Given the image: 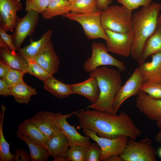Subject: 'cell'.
<instances>
[{
    "mask_svg": "<svg viewBox=\"0 0 161 161\" xmlns=\"http://www.w3.org/2000/svg\"><path fill=\"white\" fill-rule=\"evenodd\" d=\"M76 114L83 129L92 130L100 137L113 139L124 135L136 140L143 133L125 112L117 115L88 109Z\"/></svg>",
    "mask_w": 161,
    "mask_h": 161,
    "instance_id": "obj_1",
    "label": "cell"
},
{
    "mask_svg": "<svg viewBox=\"0 0 161 161\" xmlns=\"http://www.w3.org/2000/svg\"><path fill=\"white\" fill-rule=\"evenodd\" d=\"M161 10V4L153 2L132 14L133 39L130 55L133 59L139 58L146 41L156 30Z\"/></svg>",
    "mask_w": 161,
    "mask_h": 161,
    "instance_id": "obj_2",
    "label": "cell"
},
{
    "mask_svg": "<svg viewBox=\"0 0 161 161\" xmlns=\"http://www.w3.org/2000/svg\"><path fill=\"white\" fill-rule=\"evenodd\" d=\"M120 72L119 70L103 66L89 73V77H95L97 80L100 94L97 102L88 106L87 108L115 114L113 103L122 86Z\"/></svg>",
    "mask_w": 161,
    "mask_h": 161,
    "instance_id": "obj_3",
    "label": "cell"
},
{
    "mask_svg": "<svg viewBox=\"0 0 161 161\" xmlns=\"http://www.w3.org/2000/svg\"><path fill=\"white\" fill-rule=\"evenodd\" d=\"M132 12L123 5L108 6L101 11L103 29L119 33L132 31Z\"/></svg>",
    "mask_w": 161,
    "mask_h": 161,
    "instance_id": "obj_4",
    "label": "cell"
},
{
    "mask_svg": "<svg viewBox=\"0 0 161 161\" xmlns=\"http://www.w3.org/2000/svg\"><path fill=\"white\" fill-rule=\"evenodd\" d=\"M101 11L98 9L95 12L85 14L70 12L61 16L80 24L88 39L92 40L100 38L107 42L109 40V37L101 24Z\"/></svg>",
    "mask_w": 161,
    "mask_h": 161,
    "instance_id": "obj_5",
    "label": "cell"
},
{
    "mask_svg": "<svg viewBox=\"0 0 161 161\" xmlns=\"http://www.w3.org/2000/svg\"><path fill=\"white\" fill-rule=\"evenodd\" d=\"M92 55L83 64V69L90 73L100 66H112L117 67L121 72L126 70V67L121 61L114 57L108 52L106 45L101 43L94 42L91 46Z\"/></svg>",
    "mask_w": 161,
    "mask_h": 161,
    "instance_id": "obj_6",
    "label": "cell"
},
{
    "mask_svg": "<svg viewBox=\"0 0 161 161\" xmlns=\"http://www.w3.org/2000/svg\"><path fill=\"white\" fill-rule=\"evenodd\" d=\"M126 147L120 155L124 161H156L157 152L148 138L137 141L129 138Z\"/></svg>",
    "mask_w": 161,
    "mask_h": 161,
    "instance_id": "obj_7",
    "label": "cell"
},
{
    "mask_svg": "<svg viewBox=\"0 0 161 161\" xmlns=\"http://www.w3.org/2000/svg\"><path fill=\"white\" fill-rule=\"evenodd\" d=\"M83 130L85 136L96 142L101 148L102 152L100 161H105L111 155H121L126 146L128 137L126 136L121 135L114 138H108L98 136L92 130Z\"/></svg>",
    "mask_w": 161,
    "mask_h": 161,
    "instance_id": "obj_8",
    "label": "cell"
},
{
    "mask_svg": "<svg viewBox=\"0 0 161 161\" xmlns=\"http://www.w3.org/2000/svg\"><path fill=\"white\" fill-rule=\"evenodd\" d=\"M39 13L32 10L27 11L22 18H18L15 30L12 35L13 45L16 51L21 46L26 38L32 34L39 21Z\"/></svg>",
    "mask_w": 161,
    "mask_h": 161,
    "instance_id": "obj_9",
    "label": "cell"
},
{
    "mask_svg": "<svg viewBox=\"0 0 161 161\" xmlns=\"http://www.w3.org/2000/svg\"><path fill=\"white\" fill-rule=\"evenodd\" d=\"M105 31L109 39L106 42L108 52L125 57L130 55L133 39L132 31L119 33L109 30Z\"/></svg>",
    "mask_w": 161,
    "mask_h": 161,
    "instance_id": "obj_10",
    "label": "cell"
},
{
    "mask_svg": "<svg viewBox=\"0 0 161 161\" xmlns=\"http://www.w3.org/2000/svg\"><path fill=\"white\" fill-rule=\"evenodd\" d=\"M78 112L75 111L66 114H63L60 112L55 113L56 123L61 131L68 138L70 145L77 146L87 150L92 144L90 138L81 135L74 126L70 125L67 121L68 118L76 114Z\"/></svg>",
    "mask_w": 161,
    "mask_h": 161,
    "instance_id": "obj_11",
    "label": "cell"
},
{
    "mask_svg": "<svg viewBox=\"0 0 161 161\" xmlns=\"http://www.w3.org/2000/svg\"><path fill=\"white\" fill-rule=\"evenodd\" d=\"M144 82L138 68H136L125 84L122 86L114 98L113 109L115 114L126 100L137 95Z\"/></svg>",
    "mask_w": 161,
    "mask_h": 161,
    "instance_id": "obj_12",
    "label": "cell"
},
{
    "mask_svg": "<svg viewBox=\"0 0 161 161\" xmlns=\"http://www.w3.org/2000/svg\"><path fill=\"white\" fill-rule=\"evenodd\" d=\"M22 8L21 0H0V27L6 32L13 31L18 18L17 12Z\"/></svg>",
    "mask_w": 161,
    "mask_h": 161,
    "instance_id": "obj_13",
    "label": "cell"
},
{
    "mask_svg": "<svg viewBox=\"0 0 161 161\" xmlns=\"http://www.w3.org/2000/svg\"><path fill=\"white\" fill-rule=\"evenodd\" d=\"M70 144L66 135L60 131L48 138L45 147L54 161H68Z\"/></svg>",
    "mask_w": 161,
    "mask_h": 161,
    "instance_id": "obj_14",
    "label": "cell"
},
{
    "mask_svg": "<svg viewBox=\"0 0 161 161\" xmlns=\"http://www.w3.org/2000/svg\"><path fill=\"white\" fill-rule=\"evenodd\" d=\"M137 95L136 107L149 120L157 121L161 117V100L152 98L140 91Z\"/></svg>",
    "mask_w": 161,
    "mask_h": 161,
    "instance_id": "obj_15",
    "label": "cell"
},
{
    "mask_svg": "<svg viewBox=\"0 0 161 161\" xmlns=\"http://www.w3.org/2000/svg\"><path fill=\"white\" fill-rule=\"evenodd\" d=\"M48 138L61 131L56 121L55 113L47 111L39 112L28 119Z\"/></svg>",
    "mask_w": 161,
    "mask_h": 161,
    "instance_id": "obj_16",
    "label": "cell"
},
{
    "mask_svg": "<svg viewBox=\"0 0 161 161\" xmlns=\"http://www.w3.org/2000/svg\"><path fill=\"white\" fill-rule=\"evenodd\" d=\"M36 62L46 71L53 75L58 71L60 61L51 40L41 53L35 59Z\"/></svg>",
    "mask_w": 161,
    "mask_h": 161,
    "instance_id": "obj_17",
    "label": "cell"
},
{
    "mask_svg": "<svg viewBox=\"0 0 161 161\" xmlns=\"http://www.w3.org/2000/svg\"><path fill=\"white\" fill-rule=\"evenodd\" d=\"M139 66L144 82L161 83V52L153 55L151 61H145Z\"/></svg>",
    "mask_w": 161,
    "mask_h": 161,
    "instance_id": "obj_18",
    "label": "cell"
},
{
    "mask_svg": "<svg viewBox=\"0 0 161 161\" xmlns=\"http://www.w3.org/2000/svg\"><path fill=\"white\" fill-rule=\"evenodd\" d=\"M69 85L72 94L84 96L92 104L95 103L98 100L100 91L97 80L95 77H89L83 82Z\"/></svg>",
    "mask_w": 161,
    "mask_h": 161,
    "instance_id": "obj_19",
    "label": "cell"
},
{
    "mask_svg": "<svg viewBox=\"0 0 161 161\" xmlns=\"http://www.w3.org/2000/svg\"><path fill=\"white\" fill-rule=\"evenodd\" d=\"M52 32L49 30L43 34L41 38L36 41L30 39V43L23 48H20L17 51L27 60H33L41 53L50 40Z\"/></svg>",
    "mask_w": 161,
    "mask_h": 161,
    "instance_id": "obj_20",
    "label": "cell"
},
{
    "mask_svg": "<svg viewBox=\"0 0 161 161\" xmlns=\"http://www.w3.org/2000/svg\"><path fill=\"white\" fill-rule=\"evenodd\" d=\"M161 52V15L158 18V25L155 32L147 40L142 54L137 61L139 65L145 61L149 56Z\"/></svg>",
    "mask_w": 161,
    "mask_h": 161,
    "instance_id": "obj_21",
    "label": "cell"
},
{
    "mask_svg": "<svg viewBox=\"0 0 161 161\" xmlns=\"http://www.w3.org/2000/svg\"><path fill=\"white\" fill-rule=\"evenodd\" d=\"M17 133L24 135L34 143L45 147L48 138L28 119L24 120L20 124Z\"/></svg>",
    "mask_w": 161,
    "mask_h": 161,
    "instance_id": "obj_22",
    "label": "cell"
},
{
    "mask_svg": "<svg viewBox=\"0 0 161 161\" xmlns=\"http://www.w3.org/2000/svg\"><path fill=\"white\" fill-rule=\"evenodd\" d=\"M0 59L10 68L22 71L26 73L28 61L21 54L10 49L0 48Z\"/></svg>",
    "mask_w": 161,
    "mask_h": 161,
    "instance_id": "obj_23",
    "label": "cell"
},
{
    "mask_svg": "<svg viewBox=\"0 0 161 161\" xmlns=\"http://www.w3.org/2000/svg\"><path fill=\"white\" fill-rule=\"evenodd\" d=\"M71 8V3L68 0H49L42 17L44 19H50L55 16L70 12Z\"/></svg>",
    "mask_w": 161,
    "mask_h": 161,
    "instance_id": "obj_24",
    "label": "cell"
},
{
    "mask_svg": "<svg viewBox=\"0 0 161 161\" xmlns=\"http://www.w3.org/2000/svg\"><path fill=\"white\" fill-rule=\"evenodd\" d=\"M17 136L27 145L30 151V157L32 161H47L49 152L46 147L34 143L24 135L17 133Z\"/></svg>",
    "mask_w": 161,
    "mask_h": 161,
    "instance_id": "obj_25",
    "label": "cell"
},
{
    "mask_svg": "<svg viewBox=\"0 0 161 161\" xmlns=\"http://www.w3.org/2000/svg\"><path fill=\"white\" fill-rule=\"evenodd\" d=\"M44 83V89L57 98H65L72 94L69 85L60 81L53 76Z\"/></svg>",
    "mask_w": 161,
    "mask_h": 161,
    "instance_id": "obj_26",
    "label": "cell"
},
{
    "mask_svg": "<svg viewBox=\"0 0 161 161\" xmlns=\"http://www.w3.org/2000/svg\"><path fill=\"white\" fill-rule=\"evenodd\" d=\"M11 95L15 100L20 104H27L31 97L38 94L35 88L26 84L23 81L10 88Z\"/></svg>",
    "mask_w": 161,
    "mask_h": 161,
    "instance_id": "obj_27",
    "label": "cell"
},
{
    "mask_svg": "<svg viewBox=\"0 0 161 161\" xmlns=\"http://www.w3.org/2000/svg\"><path fill=\"white\" fill-rule=\"evenodd\" d=\"M0 112V161H12L13 160L14 155L12 154L10 150V143H8L5 140L3 130V125L4 114L6 110L5 107L2 105Z\"/></svg>",
    "mask_w": 161,
    "mask_h": 161,
    "instance_id": "obj_28",
    "label": "cell"
},
{
    "mask_svg": "<svg viewBox=\"0 0 161 161\" xmlns=\"http://www.w3.org/2000/svg\"><path fill=\"white\" fill-rule=\"evenodd\" d=\"M98 10L96 0H76L71 3L70 12L85 14L95 12Z\"/></svg>",
    "mask_w": 161,
    "mask_h": 161,
    "instance_id": "obj_29",
    "label": "cell"
},
{
    "mask_svg": "<svg viewBox=\"0 0 161 161\" xmlns=\"http://www.w3.org/2000/svg\"><path fill=\"white\" fill-rule=\"evenodd\" d=\"M28 61V65L26 73L36 77L43 82L53 76L49 74L39 65L34 59Z\"/></svg>",
    "mask_w": 161,
    "mask_h": 161,
    "instance_id": "obj_30",
    "label": "cell"
},
{
    "mask_svg": "<svg viewBox=\"0 0 161 161\" xmlns=\"http://www.w3.org/2000/svg\"><path fill=\"white\" fill-rule=\"evenodd\" d=\"M25 73V72L22 71L10 68L2 79L10 88L23 81V77Z\"/></svg>",
    "mask_w": 161,
    "mask_h": 161,
    "instance_id": "obj_31",
    "label": "cell"
},
{
    "mask_svg": "<svg viewBox=\"0 0 161 161\" xmlns=\"http://www.w3.org/2000/svg\"><path fill=\"white\" fill-rule=\"evenodd\" d=\"M140 91L146 93L151 97L161 100V83L154 82H144Z\"/></svg>",
    "mask_w": 161,
    "mask_h": 161,
    "instance_id": "obj_32",
    "label": "cell"
},
{
    "mask_svg": "<svg viewBox=\"0 0 161 161\" xmlns=\"http://www.w3.org/2000/svg\"><path fill=\"white\" fill-rule=\"evenodd\" d=\"M49 0H26L25 11L32 10L43 14L46 10Z\"/></svg>",
    "mask_w": 161,
    "mask_h": 161,
    "instance_id": "obj_33",
    "label": "cell"
},
{
    "mask_svg": "<svg viewBox=\"0 0 161 161\" xmlns=\"http://www.w3.org/2000/svg\"><path fill=\"white\" fill-rule=\"evenodd\" d=\"M87 150L81 147L70 145L67 160L71 161H86Z\"/></svg>",
    "mask_w": 161,
    "mask_h": 161,
    "instance_id": "obj_34",
    "label": "cell"
},
{
    "mask_svg": "<svg viewBox=\"0 0 161 161\" xmlns=\"http://www.w3.org/2000/svg\"><path fill=\"white\" fill-rule=\"evenodd\" d=\"M101 152V148L96 142L92 143L87 150L86 161H100Z\"/></svg>",
    "mask_w": 161,
    "mask_h": 161,
    "instance_id": "obj_35",
    "label": "cell"
},
{
    "mask_svg": "<svg viewBox=\"0 0 161 161\" xmlns=\"http://www.w3.org/2000/svg\"><path fill=\"white\" fill-rule=\"evenodd\" d=\"M119 3L129 10H132L140 6H145L151 3L152 0H117Z\"/></svg>",
    "mask_w": 161,
    "mask_h": 161,
    "instance_id": "obj_36",
    "label": "cell"
},
{
    "mask_svg": "<svg viewBox=\"0 0 161 161\" xmlns=\"http://www.w3.org/2000/svg\"><path fill=\"white\" fill-rule=\"evenodd\" d=\"M6 32L0 27V38L6 44L11 50L16 52V50L13 44L12 35L8 34Z\"/></svg>",
    "mask_w": 161,
    "mask_h": 161,
    "instance_id": "obj_37",
    "label": "cell"
},
{
    "mask_svg": "<svg viewBox=\"0 0 161 161\" xmlns=\"http://www.w3.org/2000/svg\"><path fill=\"white\" fill-rule=\"evenodd\" d=\"M13 161H29L30 160L29 155L24 149H18L15 152Z\"/></svg>",
    "mask_w": 161,
    "mask_h": 161,
    "instance_id": "obj_38",
    "label": "cell"
},
{
    "mask_svg": "<svg viewBox=\"0 0 161 161\" xmlns=\"http://www.w3.org/2000/svg\"><path fill=\"white\" fill-rule=\"evenodd\" d=\"M0 95L4 97L12 95L10 88L2 78L0 79Z\"/></svg>",
    "mask_w": 161,
    "mask_h": 161,
    "instance_id": "obj_39",
    "label": "cell"
},
{
    "mask_svg": "<svg viewBox=\"0 0 161 161\" xmlns=\"http://www.w3.org/2000/svg\"><path fill=\"white\" fill-rule=\"evenodd\" d=\"M10 67L4 61L0 59V78H2L8 72Z\"/></svg>",
    "mask_w": 161,
    "mask_h": 161,
    "instance_id": "obj_40",
    "label": "cell"
},
{
    "mask_svg": "<svg viewBox=\"0 0 161 161\" xmlns=\"http://www.w3.org/2000/svg\"><path fill=\"white\" fill-rule=\"evenodd\" d=\"M98 9L101 11L105 10L112 2V0H96Z\"/></svg>",
    "mask_w": 161,
    "mask_h": 161,
    "instance_id": "obj_41",
    "label": "cell"
},
{
    "mask_svg": "<svg viewBox=\"0 0 161 161\" xmlns=\"http://www.w3.org/2000/svg\"><path fill=\"white\" fill-rule=\"evenodd\" d=\"M105 161H124L120 155H111L107 158Z\"/></svg>",
    "mask_w": 161,
    "mask_h": 161,
    "instance_id": "obj_42",
    "label": "cell"
},
{
    "mask_svg": "<svg viewBox=\"0 0 161 161\" xmlns=\"http://www.w3.org/2000/svg\"><path fill=\"white\" fill-rule=\"evenodd\" d=\"M160 128V130L156 135L155 137V141L160 144H161V128Z\"/></svg>",
    "mask_w": 161,
    "mask_h": 161,
    "instance_id": "obj_43",
    "label": "cell"
},
{
    "mask_svg": "<svg viewBox=\"0 0 161 161\" xmlns=\"http://www.w3.org/2000/svg\"><path fill=\"white\" fill-rule=\"evenodd\" d=\"M0 46L1 48L10 49L8 45L1 38H0Z\"/></svg>",
    "mask_w": 161,
    "mask_h": 161,
    "instance_id": "obj_44",
    "label": "cell"
},
{
    "mask_svg": "<svg viewBox=\"0 0 161 161\" xmlns=\"http://www.w3.org/2000/svg\"><path fill=\"white\" fill-rule=\"evenodd\" d=\"M157 125L158 127L161 128V117L157 121Z\"/></svg>",
    "mask_w": 161,
    "mask_h": 161,
    "instance_id": "obj_45",
    "label": "cell"
},
{
    "mask_svg": "<svg viewBox=\"0 0 161 161\" xmlns=\"http://www.w3.org/2000/svg\"><path fill=\"white\" fill-rule=\"evenodd\" d=\"M157 154H158L159 157L161 158V147L159 149L157 152Z\"/></svg>",
    "mask_w": 161,
    "mask_h": 161,
    "instance_id": "obj_46",
    "label": "cell"
},
{
    "mask_svg": "<svg viewBox=\"0 0 161 161\" xmlns=\"http://www.w3.org/2000/svg\"><path fill=\"white\" fill-rule=\"evenodd\" d=\"M68 0L70 2L72 3L76 0Z\"/></svg>",
    "mask_w": 161,
    "mask_h": 161,
    "instance_id": "obj_47",
    "label": "cell"
}]
</instances>
